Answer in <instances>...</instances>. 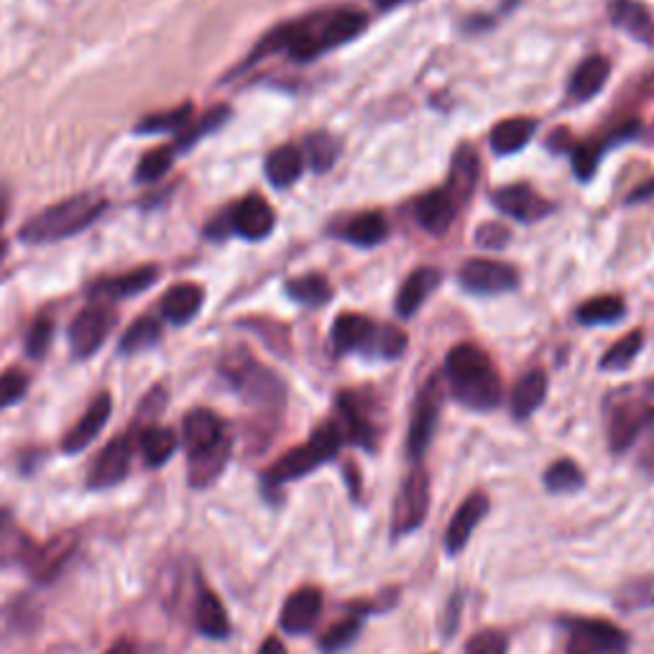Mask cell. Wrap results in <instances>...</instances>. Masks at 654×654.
<instances>
[{
  "label": "cell",
  "instance_id": "11a10c76",
  "mask_svg": "<svg viewBox=\"0 0 654 654\" xmlns=\"http://www.w3.org/2000/svg\"><path fill=\"white\" fill-rule=\"evenodd\" d=\"M106 654H136V647L131 642H126V640H120V642H116L113 647H110Z\"/></svg>",
  "mask_w": 654,
  "mask_h": 654
},
{
  "label": "cell",
  "instance_id": "ab89813d",
  "mask_svg": "<svg viewBox=\"0 0 654 654\" xmlns=\"http://www.w3.org/2000/svg\"><path fill=\"white\" fill-rule=\"evenodd\" d=\"M642 346H644V335L640 330L630 333L624 340H618L616 346L608 348L606 356L601 358V368H606V371H622V368L634 364V358L640 356Z\"/></svg>",
  "mask_w": 654,
  "mask_h": 654
},
{
  "label": "cell",
  "instance_id": "f6af8a7d",
  "mask_svg": "<svg viewBox=\"0 0 654 654\" xmlns=\"http://www.w3.org/2000/svg\"><path fill=\"white\" fill-rule=\"evenodd\" d=\"M335 157H338V143H335L330 136L317 133L313 139H307V159L317 171L330 169Z\"/></svg>",
  "mask_w": 654,
  "mask_h": 654
},
{
  "label": "cell",
  "instance_id": "c3c4849f",
  "mask_svg": "<svg viewBox=\"0 0 654 654\" xmlns=\"http://www.w3.org/2000/svg\"><path fill=\"white\" fill-rule=\"evenodd\" d=\"M26 389H29V378L21 371H6L0 376V409L11 407L19 399H23Z\"/></svg>",
  "mask_w": 654,
  "mask_h": 654
},
{
  "label": "cell",
  "instance_id": "ac0fdd59",
  "mask_svg": "<svg viewBox=\"0 0 654 654\" xmlns=\"http://www.w3.org/2000/svg\"><path fill=\"white\" fill-rule=\"evenodd\" d=\"M110 412H113V399H110V394H100V397H95V402L88 407V412L80 417V422L67 433V437L62 440L65 453H80L88 447L95 437L102 433V427L108 425L110 419Z\"/></svg>",
  "mask_w": 654,
  "mask_h": 654
},
{
  "label": "cell",
  "instance_id": "603a6c76",
  "mask_svg": "<svg viewBox=\"0 0 654 654\" xmlns=\"http://www.w3.org/2000/svg\"><path fill=\"white\" fill-rule=\"evenodd\" d=\"M478 175H480V164H478L476 151L468 149V146H463V149L455 151V159H453V167H450V177H447L445 192L450 195L458 205L468 202L470 195L476 192Z\"/></svg>",
  "mask_w": 654,
  "mask_h": 654
},
{
  "label": "cell",
  "instance_id": "5b68a950",
  "mask_svg": "<svg viewBox=\"0 0 654 654\" xmlns=\"http://www.w3.org/2000/svg\"><path fill=\"white\" fill-rule=\"evenodd\" d=\"M654 425V386H630L606 404V435L614 453L632 447L642 429Z\"/></svg>",
  "mask_w": 654,
  "mask_h": 654
},
{
  "label": "cell",
  "instance_id": "8d00e7d4",
  "mask_svg": "<svg viewBox=\"0 0 654 654\" xmlns=\"http://www.w3.org/2000/svg\"><path fill=\"white\" fill-rule=\"evenodd\" d=\"M614 604L618 611H642V608H652L654 606V578L644 575V578H634L630 583H624L618 588Z\"/></svg>",
  "mask_w": 654,
  "mask_h": 654
},
{
  "label": "cell",
  "instance_id": "7402d4cb",
  "mask_svg": "<svg viewBox=\"0 0 654 654\" xmlns=\"http://www.w3.org/2000/svg\"><path fill=\"white\" fill-rule=\"evenodd\" d=\"M374 335H376V325L368 320V317L346 313L335 320L330 338H333V346L338 353H350V350H366L368 353L371 350Z\"/></svg>",
  "mask_w": 654,
  "mask_h": 654
},
{
  "label": "cell",
  "instance_id": "d6986e66",
  "mask_svg": "<svg viewBox=\"0 0 654 654\" xmlns=\"http://www.w3.org/2000/svg\"><path fill=\"white\" fill-rule=\"evenodd\" d=\"M230 220H234L236 234H240L244 238H251V240L266 238L274 230L271 205L258 195H251V197H246V200H240L236 205L234 215H230Z\"/></svg>",
  "mask_w": 654,
  "mask_h": 654
},
{
  "label": "cell",
  "instance_id": "f35d334b",
  "mask_svg": "<svg viewBox=\"0 0 654 654\" xmlns=\"http://www.w3.org/2000/svg\"><path fill=\"white\" fill-rule=\"evenodd\" d=\"M287 295L295 299V303H303L307 307H317L325 305L330 299V284H327L323 277H299L295 281L287 284Z\"/></svg>",
  "mask_w": 654,
  "mask_h": 654
},
{
  "label": "cell",
  "instance_id": "9c48e42d",
  "mask_svg": "<svg viewBox=\"0 0 654 654\" xmlns=\"http://www.w3.org/2000/svg\"><path fill=\"white\" fill-rule=\"evenodd\" d=\"M443 407V389H440V376H433L429 382L422 386L415 415H412L409 435H407V455L412 460H419L422 455L427 453L429 440H433L437 417H440Z\"/></svg>",
  "mask_w": 654,
  "mask_h": 654
},
{
  "label": "cell",
  "instance_id": "8992f818",
  "mask_svg": "<svg viewBox=\"0 0 654 654\" xmlns=\"http://www.w3.org/2000/svg\"><path fill=\"white\" fill-rule=\"evenodd\" d=\"M220 374L226 382L256 407H281L284 404V384L281 378L269 371V368L258 364L251 353L244 348H236L222 356Z\"/></svg>",
  "mask_w": 654,
  "mask_h": 654
},
{
  "label": "cell",
  "instance_id": "44dd1931",
  "mask_svg": "<svg viewBox=\"0 0 654 654\" xmlns=\"http://www.w3.org/2000/svg\"><path fill=\"white\" fill-rule=\"evenodd\" d=\"M157 279H159L157 266H139V269L120 274V277H116V279L95 284V287L90 289V295H92V299H98V303H110V299L139 295V291L149 289Z\"/></svg>",
  "mask_w": 654,
  "mask_h": 654
},
{
  "label": "cell",
  "instance_id": "e575fe53",
  "mask_svg": "<svg viewBox=\"0 0 654 654\" xmlns=\"http://www.w3.org/2000/svg\"><path fill=\"white\" fill-rule=\"evenodd\" d=\"M161 338V320L151 315H143L136 320L131 327H128L123 340H120V350L133 356V353H141L146 348L157 346Z\"/></svg>",
  "mask_w": 654,
  "mask_h": 654
},
{
  "label": "cell",
  "instance_id": "277c9868",
  "mask_svg": "<svg viewBox=\"0 0 654 654\" xmlns=\"http://www.w3.org/2000/svg\"><path fill=\"white\" fill-rule=\"evenodd\" d=\"M343 443L346 440H343L338 422L335 419L325 422V425H320L313 435H309V440L305 445H299L287 455H281V458L264 473V488L274 490L284 484H289V480L307 476V473L320 468L323 463H330L335 455H338Z\"/></svg>",
  "mask_w": 654,
  "mask_h": 654
},
{
  "label": "cell",
  "instance_id": "f1b7e54d",
  "mask_svg": "<svg viewBox=\"0 0 654 654\" xmlns=\"http://www.w3.org/2000/svg\"><path fill=\"white\" fill-rule=\"evenodd\" d=\"M305 169V153L297 146H281L266 159V177L274 187L295 185Z\"/></svg>",
  "mask_w": 654,
  "mask_h": 654
},
{
  "label": "cell",
  "instance_id": "e0dca14e",
  "mask_svg": "<svg viewBox=\"0 0 654 654\" xmlns=\"http://www.w3.org/2000/svg\"><path fill=\"white\" fill-rule=\"evenodd\" d=\"M335 422H338L343 440L366 447V450H374L376 427L374 422L368 419L364 402H360L358 397H353V394H343V397L338 399V419Z\"/></svg>",
  "mask_w": 654,
  "mask_h": 654
},
{
  "label": "cell",
  "instance_id": "7bdbcfd3",
  "mask_svg": "<svg viewBox=\"0 0 654 654\" xmlns=\"http://www.w3.org/2000/svg\"><path fill=\"white\" fill-rule=\"evenodd\" d=\"M171 164H175V153H171V149H157L146 153L139 161V167H136V179H139V182H157V179H161L171 169Z\"/></svg>",
  "mask_w": 654,
  "mask_h": 654
},
{
  "label": "cell",
  "instance_id": "3957f363",
  "mask_svg": "<svg viewBox=\"0 0 654 654\" xmlns=\"http://www.w3.org/2000/svg\"><path fill=\"white\" fill-rule=\"evenodd\" d=\"M106 208V197L90 192L75 195L70 200L51 205V208L33 215V218L21 228V240L39 246L54 244V240L62 238H72L75 234H80V230L90 228Z\"/></svg>",
  "mask_w": 654,
  "mask_h": 654
},
{
  "label": "cell",
  "instance_id": "7dc6e473",
  "mask_svg": "<svg viewBox=\"0 0 654 654\" xmlns=\"http://www.w3.org/2000/svg\"><path fill=\"white\" fill-rule=\"evenodd\" d=\"M51 335H54V325L47 317H39L33 327L29 330V338H26V353L31 358H41L51 346Z\"/></svg>",
  "mask_w": 654,
  "mask_h": 654
},
{
  "label": "cell",
  "instance_id": "9a60e30c",
  "mask_svg": "<svg viewBox=\"0 0 654 654\" xmlns=\"http://www.w3.org/2000/svg\"><path fill=\"white\" fill-rule=\"evenodd\" d=\"M490 509V502L484 490H473V494L458 506V512L450 519V527L445 532V549L450 555H458L463 547L468 545L473 529L478 527V522L486 519Z\"/></svg>",
  "mask_w": 654,
  "mask_h": 654
},
{
  "label": "cell",
  "instance_id": "60d3db41",
  "mask_svg": "<svg viewBox=\"0 0 654 654\" xmlns=\"http://www.w3.org/2000/svg\"><path fill=\"white\" fill-rule=\"evenodd\" d=\"M358 632H360V622L356 616L343 618V622L333 624L330 630L320 636V650L325 654H340L343 650L350 647V644L356 642Z\"/></svg>",
  "mask_w": 654,
  "mask_h": 654
},
{
  "label": "cell",
  "instance_id": "ba28073f",
  "mask_svg": "<svg viewBox=\"0 0 654 654\" xmlns=\"http://www.w3.org/2000/svg\"><path fill=\"white\" fill-rule=\"evenodd\" d=\"M429 512V476L427 470L417 466L407 473L402 480L397 502H394L392 514V535L404 537L412 535L417 527H422Z\"/></svg>",
  "mask_w": 654,
  "mask_h": 654
},
{
  "label": "cell",
  "instance_id": "8fae6325",
  "mask_svg": "<svg viewBox=\"0 0 654 654\" xmlns=\"http://www.w3.org/2000/svg\"><path fill=\"white\" fill-rule=\"evenodd\" d=\"M463 287L473 295H504L516 289L519 277L509 264L494 261V258H470L460 269Z\"/></svg>",
  "mask_w": 654,
  "mask_h": 654
},
{
  "label": "cell",
  "instance_id": "816d5d0a",
  "mask_svg": "<svg viewBox=\"0 0 654 654\" xmlns=\"http://www.w3.org/2000/svg\"><path fill=\"white\" fill-rule=\"evenodd\" d=\"M478 244L486 246V248H502L506 246V240H509V230L496 226V222H488V226L478 228Z\"/></svg>",
  "mask_w": 654,
  "mask_h": 654
},
{
  "label": "cell",
  "instance_id": "6da1fadb",
  "mask_svg": "<svg viewBox=\"0 0 654 654\" xmlns=\"http://www.w3.org/2000/svg\"><path fill=\"white\" fill-rule=\"evenodd\" d=\"M368 19L356 8H338V11H323L305 16V19L291 21L281 29L271 31L261 44L256 47L254 59H261L271 51H289L297 62H309V59L325 54L327 49H335L346 41L356 39L366 29Z\"/></svg>",
  "mask_w": 654,
  "mask_h": 654
},
{
  "label": "cell",
  "instance_id": "f907efd6",
  "mask_svg": "<svg viewBox=\"0 0 654 654\" xmlns=\"http://www.w3.org/2000/svg\"><path fill=\"white\" fill-rule=\"evenodd\" d=\"M601 153H604V146H601V143H583V146H578V149H575V153H573L575 175H578L581 179H588L598 167Z\"/></svg>",
  "mask_w": 654,
  "mask_h": 654
},
{
  "label": "cell",
  "instance_id": "b9f144b4",
  "mask_svg": "<svg viewBox=\"0 0 654 654\" xmlns=\"http://www.w3.org/2000/svg\"><path fill=\"white\" fill-rule=\"evenodd\" d=\"M404 348H407V335H404L399 327L382 325V327H376L371 350L368 353H378V356H384V358H399Z\"/></svg>",
  "mask_w": 654,
  "mask_h": 654
},
{
  "label": "cell",
  "instance_id": "f5cc1de1",
  "mask_svg": "<svg viewBox=\"0 0 654 654\" xmlns=\"http://www.w3.org/2000/svg\"><path fill=\"white\" fill-rule=\"evenodd\" d=\"M258 654H287V650H284L281 640H277V636H269V640L261 644V650H258Z\"/></svg>",
  "mask_w": 654,
  "mask_h": 654
},
{
  "label": "cell",
  "instance_id": "d590c367",
  "mask_svg": "<svg viewBox=\"0 0 654 654\" xmlns=\"http://www.w3.org/2000/svg\"><path fill=\"white\" fill-rule=\"evenodd\" d=\"M542 480H545V488L553 490V494H573V490L583 488L585 476L578 463L571 458H561L545 470V478Z\"/></svg>",
  "mask_w": 654,
  "mask_h": 654
},
{
  "label": "cell",
  "instance_id": "7a4b0ae2",
  "mask_svg": "<svg viewBox=\"0 0 654 654\" xmlns=\"http://www.w3.org/2000/svg\"><path fill=\"white\" fill-rule=\"evenodd\" d=\"M445 376L450 382L453 397L470 409L488 412L502 404V376L486 353L473 343H460L447 353Z\"/></svg>",
  "mask_w": 654,
  "mask_h": 654
},
{
  "label": "cell",
  "instance_id": "74e56055",
  "mask_svg": "<svg viewBox=\"0 0 654 654\" xmlns=\"http://www.w3.org/2000/svg\"><path fill=\"white\" fill-rule=\"evenodd\" d=\"M624 313H626L624 299L606 295V297H596L591 299V303H585L578 309V320L583 325H608V323H616Z\"/></svg>",
  "mask_w": 654,
  "mask_h": 654
},
{
  "label": "cell",
  "instance_id": "52a82bcc",
  "mask_svg": "<svg viewBox=\"0 0 654 654\" xmlns=\"http://www.w3.org/2000/svg\"><path fill=\"white\" fill-rule=\"evenodd\" d=\"M567 654H630L632 636L608 618H565Z\"/></svg>",
  "mask_w": 654,
  "mask_h": 654
},
{
  "label": "cell",
  "instance_id": "4316f807",
  "mask_svg": "<svg viewBox=\"0 0 654 654\" xmlns=\"http://www.w3.org/2000/svg\"><path fill=\"white\" fill-rule=\"evenodd\" d=\"M195 624L200 634L210 636V640H226L230 634V622L226 614V606L220 604V598L212 591H200L195 606Z\"/></svg>",
  "mask_w": 654,
  "mask_h": 654
},
{
  "label": "cell",
  "instance_id": "5bb4252c",
  "mask_svg": "<svg viewBox=\"0 0 654 654\" xmlns=\"http://www.w3.org/2000/svg\"><path fill=\"white\" fill-rule=\"evenodd\" d=\"M77 545H80L77 535L65 532V535L51 537L41 547L31 549L29 557H26V565H29L31 575L39 583H49V581H54L57 575L65 571V565L72 561V555L77 553Z\"/></svg>",
  "mask_w": 654,
  "mask_h": 654
},
{
  "label": "cell",
  "instance_id": "484cf974",
  "mask_svg": "<svg viewBox=\"0 0 654 654\" xmlns=\"http://www.w3.org/2000/svg\"><path fill=\"white\" fill-rule=\"evenodd\" d=\"M440 284V274L435 269H417L412 271L407 281L402 284L399 295H397V313L402 317H409L417 313V309L425 305V299L433 295V289Z\"/></svg>",
  "mask_w": 654,
  "mask_h": 654
},
{
  "label": "cell",
  "instance_id": "db71d44e",
  "mask_svg": "<svg viewBox=\"0 0 654 654\" xmlns=\"http://www.w3.org/2000/svg\"><path fill=\"white\" fill-rule=\"evenodd\" d=\"M8 210H11V197L3 187H0V228H3V222L8 218Z\"/></svg>",
  "mask_w": 654,
  "mask_h": 654
},
{
  "label": "cell",
  "instance_id": "bcb514c9",
  "mask_svg": "<svg viewBox=\"0 0 654 654\" xmlns=\"http://www.w3.org/2000/svg\"><path fill=\"white\" fill-rule=\"evenodd\" d=\"M509 652V640L498 630H484L473 634L466 644V654H506Z\"/></svg>",
  "mask_w": 654,
  "mask_h": 654
},
{
  "label": "cell",
  "instance_id": "1f68e13d",
  "mask_svg": "<svg viewBox=\"0 0 654 654\" xmlns=\"http://www.w3.org/2000/svg\"><path fill=\"white\" fill-rule=\"evenodd\" d=\"M532 133H535V120L529 118H509L494 126L490 131V149L496 153H514L522 146H527Z\"/></svg>",
  "mask_w": 654,
  "mask_h": 654
},
{
  "label": "cell",
  "instance_id": "680465c9",
  "mask_svg": "<svg viewBox=\"0 0 654 654\" xmlns=\"http://www.w3.org/2000/svg\"><path fill=\"white\" fill-rule=\"evenodd\" d=\"M8 524H11V514H8V512H3V509H0V532H6V527H8Z\"/></svg>",
  "mask_w": 654,
  "mask_h": 654
},
{
  "label": "cell",
  "instance_id": "2e32d148",
  "mask_svg": "<svg viewBox=\"0 0 654 654\" xmlns=\"http://www.w3.org/2000/svg\"><path fill=\"white\" fill-rule=\"evenodd\" d=\"M323 614V591L313 588H299L287 598V604L281 608V630L287 634H307L313 632L317 618Z\"/></svg>",
  "mask_w": 654,
  "mask_h": 654
},
{
  "label": "cell",
  "instance_id": "681fc988",
  "mask_svg": "<svg viewBox=\"0 0 654 654\" xmlns=\"http://www.w3.org/2000/svg\"><path fill=\"white\" fill-rule=\"evenodd\" d=\"M228 113H230L228 108H215V110H210V113H205V118L200 120V123H195L192 128H187L182 139H179V146H189V143H195L197 139H200V136H205V133L215 131V128L226 123V120H228Z\"/></svg>",
  "mask_w": 654,
  "mask_h": 654
},
{
  "label": "cell",
  "instance_id": "6f0895ef",
  "mask_svg": "<svg viewBox=\"0 0 654 654\" xmlns=\"http://www.w3.org/2000/svg\"><path fill=\"white\" fill-rule=\"evenodd\" d=\"M399 3H407V0H376V6L382 8V11H389V8L399 6Z\"/></svg>",
  "mask_w": 654,
  "mask_h": 654
},
{
  "label": "cell",
  "instance_id": "4dcf8cb0",
  "mask_svg": "<svg viewBox=\"0 0 654 654\" xmlns=\"http://www.w3.org/2000/svg\"><path fill=\"white\" fill-rule=\"evenodd\" d=\"M608 11H611V21H614L618 29H624L626 33H632V37L642 41L652 39L654 23L644 6L634 3V0H614Z\"/></svg>",
  "mask_w": 654,
  "mask_h": 654
},
{
  "label": "cell",
  "instance_id": "836d02e7",
  "mask_svg": "<svg viewBox=\"0 0 654 654\" xmlns=\"http://www.w3.org/2000/svg\"><path fill=\"white\" fill-rule=\"evenodd\" d=\"M389 234V222L382 212H364L346 226V238L356 246H376Z\"/></svg>",
  "mask_w": 654,
  "mask_h": 654
},
{
  "label": "cell",
  "instance_id": "83f0119b",
  "mask_svg": "<svg viewBox=\"0 0 654 654\" xmlns=\"http://www.w3.org/2000/svg\"><path fill=\"white\" fill-rule=\"evenodd\" d=\"M547 399V376L542 371H529L516 382L512 392V412L516 419H527Z\"/></svg>",
  "mask_w": 654,
  "mask_h": 654
},
{
  "label": "cell",
  "instance_id": "f546056e",
  "mask_svg": "<svg viewBox=\"0 0 654 654\" xmlns=\"http://www.w3.org/2000/svg\"><path fill=\"white\" fill-rule=\"evenodd\" d=\"M608 72H611V65L606 57H588L573 75L571 95L575 100L596 98L598 90L604 88L608 80Z\"/></svg>",
  "mask_w": 654,
  "mask_h": 654
},
{
  "label": "cell",
  "instance_id": "ee69618b",
  "mask_svg": "<svg viewBox=\"0 0 654 654\" xmlns=\"http://www.w3.org/2000/svg\"><path fill=\"white\" fill-rule=\"evenodd\" d=\"M189 113H192V106H182L177 110H169V113H157L151 118H146L139 123L141 133H167V131H179L185 128L189 120Z\"/></svg>",
  "mask_w": 654,
  "mask_h": 654
},
{
  "label": "cell",
  "instance_id": "4fadbf2b",
  "mask_svg": "<svg viewBox=\"0 0 654 654\" xmlns=\"http://www.w3.org/2000/svg\"><path fill=\"white\" fill-rule=\"evenodd\" d=\"M131 458H133L131 435H120V437H116V440H110L92 463L90 478H88L90 488L118 486L120 480L128 476Z\"/></svg>",
  "mask_w": 654,
  "mask_h": 654
},
{
  "label": "cell",
  "instance_id": "d4e9b609",
  "mask_svg": "<svg viewBox=\"0 0 654 654\" xmlns=\"http://www.w3.org/2000/svg\"><path fill=\"white\" fill-rule=\"evenodd\" d=\"M205 291L197 284H177L171 287L161 299V315L164 320L175 325H187L195 320V315L202 309Z\"/></svg>",
  "mask_w": 654,
  "mask_h": 654
},
{
  "label": "cell",
  "instance_id": "d6a6232c",
  "mask_svg": "<svg viewBox=\"0 0 654 654\" xmlns=\"http://www.w3.org/2000/svg\"><path fill=\"white\" fill-rule=\"evenodd\" d=\"M139 447L143 453L146 466L159 468L177 450V435L169 427H146L139 437Z\"/></svg>",
  "mask_w": 654,
  "mask_h": 654
},
{
  "label": "cell",
  "instance_id": "ffe728a7",
  "mask_svg": "<svg viewBox=\"0 0 654 654\" xmlns=\"http://www.w3.org/2000/svg\"><path fill=\"white\" fill-rule=\"evenodd\" d=\"M494 205L502 212L512 215V218L524 220V222L539 220L549 212V205L542 200L537 192H532V189L524 187V185L498 189V192L494 195Z\"/></svg>",
  "mask_w": 654,
  "mask_h": 654
},
{
  "label": "cell",
  "instance_id": "30bf717a",
  "mask_svg": "<svg viewBox=\"0 0 654 654\" xmlns=\"http://www.w3.org/2000/svg\"><path fill=\"white\" fill-rule=\"evenodd\" d=\"M116 325V309L108 303H95L82 309L70 325V346L77 358H90Z\"/></svg>",
  "mask_w": 654,
  "mask_h": 654
},
{
  "label": "cell",
  "instance_id": "cb8c5ba5",
  "mask_svg": "<svg viewBox=\"0 0 654 654\" xmlns=\"http://www.w3.org/2000/svg\"><path fill=\"white\" fill-rule=\"evenodd\" d=\"M455 210H458V202H455L453 197L445 192V189L443 192L425 195L415 208L417 222L427 230V234H433V236L447 234V228H450L453 220H455Z\"/></svg>",
  "mask_w": 654,
  "mask_h": 654
},
{
  "label": "cell",
  "instance_id": "7c38bea8",
  "mask_svg": "<svg viewBox=\"0 0 654 654\" xmlns=\"http://www.w3.org/2000/svg\"><path fill=\"white\" fill-rule=\"evenodd\" d=\"M226 445L234 443H230L226 422L215 415V412L195 409L185 417V447L189 460L200 458V455H208L212 450H220V447Z\"/></svg>",
  "mask_w": 654,
  "mask_h": 654
},
{
  "label": "cell",
  "instance_id": "91938a15",
  "mask_svg": "<svg viewBox=\"0 0 654 654\" xmlns=\"http://www.w3.org/2000/svg\"><path fill=\"white\" fill-rule=\"evenodd\" d=\"M3 251H6V246H3V244H0V258H3Z\"/></svg>",
  "mask_w": 654,
  "mask_h": 654
},
{
  "label": "cell",
  "instance_id": "9f6ffc18",
  "mask_svg": "<svg viewBox=\"0 0 654 654\" xmlns=\"http://www.w3.org/2000/svg\"><path fill=\"white\" fill-rule=\"evenodd\" d=\"M642 468H644V473H647V476H652V478H654V445L650 447L647 453H644V458H642Z\"/></svg>",
  "mask_w": 654,
  "mask_h": 654
}]
</instances>
